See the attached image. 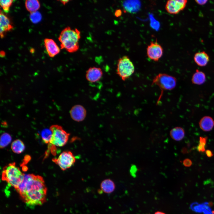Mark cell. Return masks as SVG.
Returning a JSON list of instances; mask_svg holds the SVG:
<instances>
[{
	"instance_id": "1",
	"label": "cell",
	"mask_w": 214,
	"mask_h": 214,
	"mask_svg": "<svg viewBox=\"0 0 214 214\" xmlns=\"http://www.w3.org/2000/svg\"><path fill=\"white\" fill-rule=\"evenodd\" d=\"M15 190L29 207L40 205L46 201L47 188L41 176L25 174L23 182Z\"/></svg>"
},
{
	"instance_id": "2",
	"label": "cell",
	"mask_w": 214,
	"mask_h": 214,
	"mask_svg": "<svg viewBox=\"0 0 214 214\" xmlns=\"http://www.w3.org/2000/svg\"><path fill=\"white\" fill-rule=\"evenodd\" d=\"M81 37V32L77 29H72L69 26L65 27L62 31L58 37L61 49H64L71 53L77 51L79 48V41Z\"/></svg>"
},
{
	"instance_id": "3",
	"label": "cell",
	"mask_w": 214,
	"mask_h": 214,
	"mask_svg": "<svg viewBox=\"0 0 214 214\" xmlns=\"http://www.w3.org/2000/svg\"><path fill=\"white\" fill-rule=\"evenodd\" d=\"M24 175L20 169L16 166L15 163L13 162L4 167L1 179L16 189L23 182Z\"/></svg>"
},
{
	"instance_id": "4",
	"label": "cell",
	"mask_w": 214,
	"mask_h": 214,
	"mask_svg": "<svg viewBox=\"0 0 214 214\" xmlns=\"http://www.w3.org/2000/svg\"><path fill=\"white\" fill-rule=\"evenodd\" d=\"M176 83L177 80L175 77L166 74L159 73L155 77L152 84H155L158 86L161 91L158 103L160 100L164 91L173 89L176 86Z\"/></svg>"
},
{
	"instance_id": "5",
	"label": "cell",
	"mask_w": 214,
	"mask_h": 214,
	"mask_svg": "<svg viewBox=\"0 0 214 214\" xmlns=\"http://www.w3.org/2000/svg\"><path fill=\"white\" fill-rule=\"evenodd\" d=\"M50 129L52 132V135L48 144L58 147L65 145L67 142L70 134L65 130L61 126L57 125L51 126Z\"/></svg>"
},
{
	"instance_id": "6",
	"label": "cell",
	"mask_w": 214,
	"mask_h": 214,
	"mask_svg": "<svg viewBox=\"0 0 214 214\" xmlns=\"http://www.w3.org/2000/svg\"><path fill=\"white\" fill-rule=\"evenodd\" d=\"M134 71V64L128 56H123L119 59L117 73L122 80L125 81L129 78Z\"/></svg>"
},
{
	"instance_id": "7",
	"label": "cell",
	"mask_w": 214,
	"mask_h": 214,
	"mask_svg": "<svg viewBox=\"0 0 214 214\" xmlns=\"http://www.w3.org/2000/svg\"><path fill=\"white\" fill-rule=\"evenodd\" d=\"M52 160L62 170L64 171L74 165L76 158L71 152L64 151L61 153L57 158L52 159Z\"/></svg>"
},
{
	"instance_id": "8",
	"label": "cell",
	"mask_w": 214,
	"mask_h": 214,
	"mask_svg": "<svg viewBox=\"0 0 214 214\" xmlns=\"http://www.w3.org/2000/svg\"><path fill=\"white\" fill-rule=\"evenodd\" d=\"M163 50L162 46L156 41H152L147 48L148 57L154 61H158L162 56Z\"/></svg>"
},
{
	"instance_id": "9",
	"label": "cell",
	"mask_w": 214,
	"mask_h": 214,
	"mask_svg": "<svg viewBox=\"0 0 214 214\" xmlns=\"http://www.w3.org/2000/svg\"><path fill=\"white\" fill-rule=\"evenodd\" d=\"M187 3L186 0H168L166 4L165 9L170 14H176L184 9Z\"/></svg>"
},
{
	"instance_id": "10",
	"label": "cell",
	"mask_w": 214,
	"mask_h": 214,
	"mask_svg": "<svg viewBox=\"0 0 214 214\" xmlns=\"http://www.w3.org/2000/svg\"><path fill=\"white\" fill-rule=\"evenodd\" d=\"M72 119L76 122H81L85 118L86 111L85 108L82 105H76L73 106L70 112Z\"/></svg>"
},
{
	"instance_id": "11",
	"label": "cell",
	"mask_w": 214,
	"mask_h": 214,
	"mask_svg": "<svg viewBox=\"0 0 214 214\" xmlns=\"http://www.w3.org/2000/svg\"><path fill=\"white\" fill-rule=\"evenodd\" d=\"M103 74L101 69L96 67H90L86 71V77L87 80L91 83H95L99 81Z\"/></svg>"
},
{
	"instance_id": "12",
	"label": "cell",
	"mask_w": 214,
	"mask_h": 214,
	"mask_svg": "<svg viewBox=\"0 0 214 214\" xmlns=\"http://www.w3.org/2000/svg\"><path fill=\"white\" fill-rule=\"evenodd\" d=\"M0 34L1 38L4 36V33L11 30L13 28L9 18L2 12L1 10L0 14Z\"/></svg>"
},
{
	"instance_id": "13",
	"label": "cell",
	"mask_w": 214,
	"mask_h": 214,
	"mask_svg": "<svg viewBox=\"0 0 214 214\" xmlns=\"http://www.w3.org/2000/svg\"><path fill=\"white\" fill-rule=\"evenodd\" d=\"M44 41L46 50L50 57H53L60 52V48L53 40L45 38Z\"/></svg>"
},
{
	"instance_id": "14",
	"label": "cell",
	"mask_w": 214,
	"mask_h": 214,
	"mask_svg": "<svg viewBox=\"0 0 214 214\" xmlns=\"http://www.w3.org/2000/svg\"><path fill=\"white\" fill-rule=\"evenodd\" d=\"M193 59L195 62L199 66H206L209 61V56L204 51L198 52L194 55Z\"/></svg>"
},
{
	"instance_id": "15",
	"label": "cell",
	"mask_w": 214,
	"mask_h": 214,
	"mask_svg": "<svg viewBox=\"0 0 214 214\" xmlns=\"http://www.w3.org/2000/svg\"><path fill=\"white\" fill-rule=\"evenodd\" d=\"M200 128L204 131L211 130L214 126V121L213 119L209 116L203 117L199 122Z\"/></svg>"
},
{
	"instance_id": "16",
	"label": "cell",
	"mask_w": 214,
	"mask_h": 214,
	"mask_svg": "<svg viewBox=\"0 0 214 214\" xmlns=\"http://www.w3.org/2000/svg\"><path fill=\"white\" fill-rule=\"evenodd\" d=\"M100 187L103 192L109 193L114 191L115 188V185L112 180L108 179H106L101 182Z\"/></svg>"
},
{
	"instance_id": "17",
	"label": "cell",
	"mask_w": 214,
	"mask_h": 214,
	"mask_svg": "<svg viewBox=\"0 0 214 214\" xmlns=\"http://www.w3.org/2000/svg\"><path fill=\"white\" fill-rule=\"evenodd\" d=\"M206 80L205 74L202 71L196 70L192 76L191 81L194 84L200 85L203 84Z\"/></svg>"
},
{
	"instance_id": "18",
	"label": "cell",
	"mask_w": 214,
	"mask_h": 214,
	"mask_svg": "<svg viewBox=\"0 0 214 214\" xmlns=\"http://www.w3.org/2000/svg\"><path fill=\"white\" fill-rule=\"evenodd\" d=\"M170 135L173 140L179 141L182 140L184 136V130L181 127H176L171 130Z\"/></svg>"
},
{
	"instance_id": "19",
	"label": "cell",
	"mask_w": 214,
	"mask_h": 214,
	"mask_svg": "<svg viewBox=\"0 0 214 214\" xmlns=\"http://www.w3.org/2000/svg\"><path fill=\"white\" fill-rule=\"evenodd\" d=\"M25 5L26 10L30 13L37 11L40 7V2L37 0H26Z\"/></svg>"
},
{
	"instance_id": "20",
	"label": "cell",
	"mask_w": 214,
	"mask_h": 214,
	"mask_svg": "<svg viewBox=\"0 0 214 214\" xmlns=\"http://www.w3.org/2000/svg\"><path fill=\"white\" fill-rule=\"evenodd\" d=\"M11 148L14 153L20 154L24 151L25 149V146L22 141L18 139L12 142L11 145Z\"/></svg>"
},
{
	"instance_id": "21",
	"label": "cell",
	"mask_w": 214,
	"mask_h": 214,
	"mask_svg": "<svg viewBox=\"0 0 214 214\" xmlns=\"http://www.w3.org/2000/svg\"><path fill=\"white\" fill-rule=\"evenodd\" d=\"M12 140V137L8 133H3L1 136L0 148H3L8 145Z\"/></svg>"
},
{
	"instance_id": "22",
	"label": "cell",
	"mask_w": 214,
	"mask_h": 214,
	"mask_svg": "<svg viewBox=\"0 0 214 214\" xmlns=\"http://www.w3.org/2000/svg\"><path fill=\"white\" fill-rule=\"evenodd\" d=\"M52 135V132L50 129H45L41 133V136L43 142L48 144L50 141Z\"/></svg>"
},
{
	"instance_id": "23",
	"label": "cell",
	"mask_w": 214,
	"mask_h": 214,
	"mask_svg": "<svg viewBox=\"0 0 214 214\" xmlns=\"http://www.w3.org/2000/svg\"><path fill=\"white\" fill-rule=\"evenodd\" d=\"M42 15L38 11L30 13L29 18L31 21L34 23L40 22L42 19Z\"/></svg>"
},
{
	"instance_id": "24",
	"label": "cell",
	"mask_w": 214,
	"mask_h": 214,
	"mask_svg": "<svg viewBox=\"0 0 214 214\" xmlns=\"http://www.w3.org/2000/svg\"><path fill=\"white\" fill-rule=\"evenodd\" d=\"M13 1L12 0L0 1V4L4 12H8L10 10V8L11 6Z\"/></svg>"
},
{
	"instance_id": "25",
	"label": "cell",
	"mask_w": 214,
	"mask_h": 214,
	"mask_svg": "<svg viewBox=\"0 0 214 214\" xmlns=\"http://www.w3.org/2000/svg\"><path fill=\"white\" fill-rule=\"evenodd\" d=\"M207 138V137H200L199 142L197 147V150L199 152H204L205 151V145Z\"/></svg>"
},
{
	"instance_id": "26",
	"label": "cell",
	"mask_w": 214,
	"mask_h": 214,
	"mask_svg": "<svg viewBox=\"0 0 214 214\" xmlns=\"http://www.w3.org/2000/svg\"><path fill=\"white\" fill-rule=\"evenodd\" d=\"M192 163L191 160L188 159H185L183 161V164L186 167H189L192 165Z\"/></svg>"
},
{
	"instance_id": "27",
	"label": "cell",
	"mask_w": 214,
	"mask_h": 214,
	"mask_svg": "<svg viewBox=\"0 0 214 214\" xmlns=\"http://www.w3.org/2000/svg\"><path fill=\"white\" fill-rule=\"evenodd\" d=\"M207 0H195L196 2L199 5H204L205 4L207 1Z\"/></svg>"
},
{
	"instance_id": "28",
	"label": "cell",
	"mask_w": 214,
	"mask_h": 214,
	"mask_svg": "<svg viewBox=\"0 0 214 214\" xmlns=\"http://www.w3.org/2000/svg\"><path fill=\"white\" fill-rule=\"evenodd\" d=\"M206 153L207 156L208 157H211L213 155L212 152L209 150H207L206 152Z\"/></svg>"
},
{
	"instance_id": "29",
	"label": "cell",
	"mask_w": 214,
	"mask_h": 214,
	"mask_svg": "<svg viewBox=\"0 0 214 214\" xmlns=\"http://www.w3.org/2000/svg\"><path fill=\"white\" fill-rule=\"evenodd\" d=\"M121 11L120 10H117L115 13V15L117 17L120 16L121 14Z\"/></svg>"
},
{
	"instance_id": "30",
	"label": "cell",
	"mask_w": 214,
	"mask_h": 214,
	"mask_svg": "<svg viewBox=\"0 0 214 214\" xmlns=\"http://www.w3.org/2000/svg\"><path fill=\"white\" fill-rule=\"evenodd\" d=\"M69 0H61L60 1V2L64 5H65L67 4L69 1Z\"/></svg>"
},
{
	"instance_id": "31",
	"label": "cell",
	"mask_w": 214,
	"mask_h": 214,
	"mask_svg": "<svg viewBox=\"0 0 214 214\" xmlns=\"http://www.w3.org/2000/svg\"><path fill=\"white\" fill-rule=\"evenodd\" d=\"M5 53L3 51H1L0 52V55L1 57H4L5 56Z\"/></svg>"
},
{
	"instance_id": "32",
	"label": "cell",
	"mask_w": 214,
	"mask_h": 214,
	"mask_svg": "<svg viewBox=\"0 0 214 214\" xmlns=\"http://www.w3.org/2000/svg\"><path fill=\"white\" fill-rule=\"evenodd\" d=\"M154 214H166L165 213L160 212V211H157Z\"/></svg>"
},
{
	"instance_id": "33",
	"label": "cell",
	"mask_w": 214,
	"mask_h": 214,
	"mask_svg": "<svg viewBox=\"0 0 214 214\" xmlns=\"http://www.w3.org/2000/svg\"><path fill=\"white\" fill-rule=\"evenodd\" d=\"M213 214H214V211L213 212Z\"/></svg>"
}]
</instances>
